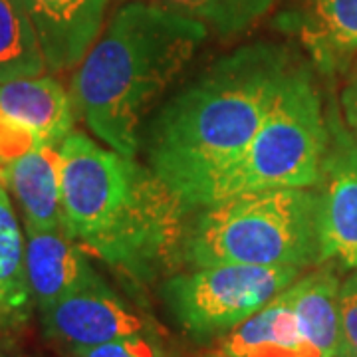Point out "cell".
I'll use <instances>...</instances> for the list:
<instances>
[{"mask_svg": "<svg viewBox=\"0 0 357 357\" xmlns=\"http://www.w3.org/2000/svg\"><path fill=\"white\" fill-rule=\"evenodd\" d=\"M60 183L66 232L109 266L147 278L185 248L187 204L133 157L70 133Z\"/></svg>", "mask_w": 357, "mask_h": 357, "instance_id": "1", "label": "cell"}, {"mask_svg": "<svg viewBox=\"0 0 357 357\" xmlns=\"http://www.w3.org/2000/svg\"><path fill=\"white\" fill-rule=\"evenodd\" d=\"M292 72L288 52L264 42L220 58L155 119V175L185 203L195 187L243 153Z\"/></svg>", "mask_w": 357, "mask_h": 357, "instance_id": "2", "label": "cell"}, {"mask_svg": "<svg viewBox=\"0 0 357 357\" xmlns=\"http://www.w3.org/2000/svg\"><path fill=\"white\" fill-rule=\"evenodd\" d=\"M206 34L204 24L155 2L121 6L72 79V100L86 126L114 151L135 157L145 109L191 62Z\"/></svg>", "mask_w": 357, "mask_h": 357, "instance_id": "3", "label": "cell"}, {"mask_svg": "<svg viewBox=\"0 0 357 357\" xmlns=\"http://www.w3.org/2000/svg\"><path fill=\"white\" fill-rule=\"evenodd\" d=\"M183 256L195 268L256 264L304 270L321 264L318 191L266 189L206 204L187 230Z\"/></svg>", "mask_w": 357, "mask_h": 357, "instance_id": "4", "label": "cell"}, {"mask_svg": "<svg viewBox=\"0 0 357 357\" xmlns=\"http://www.w3.org/2000/svg\"><path fill=\"white\" fill-rule=\"evenodd\" d=\"M328 147V119L307 70L294 68L244 151L195 187L187 208L266 189H310L319 181Z\"/></svg>", "mask_w": 357, "mask_h": 357, "instance_id": "5", "label": "cell"}, {"mask_svg": "<svg viewBox=\"0 0 357 357\" xmlns=\"http://www.w3.org/2000/svg\"><path fill=\"white\" fill-rule=\"evenodd\" d=\"M300 272L296 266L213 264L173 276L163 294L185 330L225 333L272 302Z\"/></svg>", "mask_w": 357, "mask_h": 357, "instance_id": "6", "label": "cell"}, {"mask_svg": "<svg viewBox=\"0 0 357 357\" xmlns=\"http://www.w3.org/2000/svg\"><path fill=\"white\" fill-rule=\"evenodd\" d=\"M328 147L316 185L324 260L357 270V141L335 105L328 114Z\"/></svg>", "mask_w": 357, "mask_h": 357, "instance_id": "7", "label": "cell"}, {"mask_svg": "<svg viewBox=\"0 0 357 357\" xmlns=\"http://www.w3.org/2000/svg\"><path fill=\"white\" fill-rule=\"evenodd\" d=\"M42 314L48 332L76 351L145 330V321L103 282L66 296Z\"/></svg>", "mask_w": 357, "mask_h": 357, "instance_id": "8", "label": "cell"}, {"mask_svg": "<svg viewBox=\"0 0 357 357\" xmlns=\"http://www.w3.org/2000/svg\"><path fill=\"white\" fill-rule=\"evenodd\" d=\"M109 0H22L46 68H77L103 32Z\"/></svg>", "mask_w": 357, "mask_h": 357, "instance_id": "9", "label": "cell"}, {"mask_svg": "<svg viewBox=\"0 0 357 357\" xmlns=\"http://www.w3.org/2000/svg\"><path fill=\"white\" fill-rule=\"evenodd\" d=\"M24 227L26 278L40 310L82 288L103 282L66 230Z\"/></svg>", "mask_w": 357, "mask_h": 357, "instance_id": "10", "label": "cell"}, {"mask_svg": "<svg viewBox=\"0 0 357 357\" xmlns=\"http://www.w3.org/2000/svg\"><path fill=\"white\" fill-rule=\"evenodd\" d=\"M0 109L36 131L44 145L60 147L74 133V105L50 76L18 77L0 84Z\"/></svg>", "mask_w": 357, "mask_h": 357, "instance_id": "11", "label": "cell"}, {"mask_svg": "<svg viewBox=\"0 0 357 357\" xmlns=\"http://www.w3.org/2000/svg\"><path fill=\"white\" fill-rule=\"evenodd\" d=\"M24 213V225L38 230H66L60 183V147L42 145L16 161L2 181Z\"/></svg>", "mask_w": 357, "mask_h": 357, "instance_id": "12", "label": "cell"}, {"mask_svg": "<svg viewBox=\"0 0 357 357\" xmlns=\"http://www.w3.org/2000/svg\"><path fill=\"white\" fill-rule=\"evenodd\" d=\"M296 26L326 74L345 68L357 54V0H302Z\"/></svg>", "mask_w": 357, "mask_h": 357, "instance_id": "13", "label": "cell"}, {"mask_svg": "<svg viewBox=\"0 0 357 357\" xmlns=\"http://www.w3.org/2000/svg\"><path fill=\"white\" fill-rule=\"evenodd\" d=\"M340 278L333 266H324L288 286L300 332L321 357H337L342 344Z\"/></svg>", "mask_w": 357, "mask_h": 357, "instance_id": "14", "label": "cell"}, {"mask_svg": "<svg viewBox=\"0 0 357 357\" xmlns=\"http://www.w3.org/2000/svg\"><path fill=\"white\" fill-rule=\"evenodd\" d=\"M30 286L26 278V238L14 215L6 187L0 183V318L16 326L28 314Z\"/></svg>", "mask_w": 357, "mask_h": 357, "instance_id": "15", "label": "cell"}, {"mask_svg": "<svg viewBox=\"0 0 357 357\" xmlns=\"http://www.w3.org/2000/svg\"><path fill=\"white\" fill-rule=\"evenodd\" d=\"M46 68L22 0H0V84L40 76Z\"/></svg>", "mask_w": 357, "mask_h": 357, "instance_id": "16", "label": "cell"}, {"mask_svg": "<svg viewBox=\"0 0 357 357\" xmlns=\"http://www.w3.org/2000/svg\"><path fill=\"white\" fill-rule=\"evenodd\" d=\"M201 22L220 36L243 32L270 13L276 0H151Z\"/></svg>", "mask_w": 357, "mask_h": 357, "instance_id": "17", "label": "cell"}, {"mask_svg": "<svg viewBox=\"0 0 357 357\" xmlns=\"http://www.w3.org/2000/svg\"><path fill=\"white\" fill-rule=\"evenodd\" d=\"M284 304L280 292L262 310L218 337L204 357H252L258 347L276 342V319Z\"/></svg>", "mask_w": 357, "mask_h": 357, "instance_id": "18", "label": "cell"}, {"mask_svg": "<svg viewBox=\"0 0 357 357\" xmlns=\"http://www.w3.org/2000/svg\"><path fill=\"white\" fill-rule=\"evenodd\" d=\"M44 143L36 131L24 126L0 109V183L4 181L8 169L28 153L36 151Z\"/></svg>", "mask_w": 357, "mask_h": 357, "instance_id": "19", "label": "cell"}, {"mask_svg": "<svg viewBox=\"0 0 357 357\" xmlns=\"http://www.w3.org/2000/svg\"><path fill=\"white\" fill-rule=\"evenodd\" d=\"M340 324L342 344L337 357H357V270L340 288Z\"/></svg>", "mask_w": 357, "mask_h": 357, "instance_id": "20", "label": "cell"}, {"mask_svg": "<svg viewBox=\"0 0 357 357\" xmlns=\"http://www.w3.org/2000/svg\"><path fill=\"white\" fill-rule=\"evenodd\" d=\"M79 357H165L159 345L143 337L141 333L119 337L114 342L77 349Z\"/></svg>", "mask_w": 357, "mask_h": 357, "instance_id": "21", "label": "cell"}, {"mask_svg": "<svg viewBox=\"0 0 357 357\" xmlns=\"http://www.w3.org/2000/svg\"><path fill=\"white\" fill-rule=\"evenodd\" d=\"M340 103H342V114H344L342 117H344L345 128L349 129V133L357 141V60L342 89Z\"/></svg>", "mask_w": 357, "mask_h": 357, "instance_id": "22", "label": "cell"}, {"mask_svg": "<svg viewBox=\"0 0 357 357\" xmlns=\"http://www.w3.org/2000/svg\"><path fill=\"white\" fill-rule=\"evenodd\" d=\"M6 328H13V326L6 324L4 319H0V357H8L6 356V342H4V330Z\"/></svg>", "mask_w": 357, "mask_h": 357, "instance_id": "23", "label": "cell"}, {"mask_svg": "<svg viewBox=\"0 0 357 357\" xmlns=\"http://www.w3.org/2000/svg\"><path fill=\"white\" fill-rule=\"evenodd\" d=\"M0 319H2V318H0ZM6 324H8V321H6Z\"/></svg>", "mask_w": 357, "mask_h": 357, "instance_id": "24", "label": "cell"}]
</instances>
